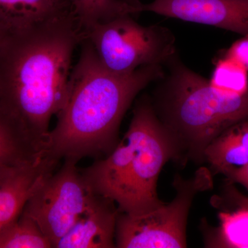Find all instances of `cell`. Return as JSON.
<instances>
[{"instance_id": "cell-1", "label": "cell", "mask_w": 248, "mask_h": 248, "mask_svg": "<svg viewBox=\"0 0 248 248\" xmlns=\"http://www.w3.org/2000/svg\"><path fill=\"white\" fill-rule=\"evenodd\" d=\"M86 39L73 11L0 40V110L39 151L66 99L73 55Z\"/></svg>"}, {"instance_id": "cell-2", "label": "cell", "mask_w": 248, "mask_h": 248, "mask_svg": "<svg viewBox=\"0 0 248 248\" xmlns=\"http://www.w3.org/2000/svg\"><path fill=\"white\" fill-rule=\"evenodd\" d=\"M72 69L64 104L49 132L45 154L60 162L110 154L125 112L142 90L164 76L161 64L140 67L127 75L108 71L85 39Z\"/></svg>"}, {"instance_id": "cell-3", "label": "cell", "mask_w": 248, "mask_h": 248, "mask_svg": "<svg viewBox=\"0 0 248 248\" xmlns=\"http://www.w3.org/2000/svg\"><path fill=\"white\" fill-rule=\"evenodd\" d=\"M151 97L156 115L175 138L181 158L203 162L214 139L232 125L248 120V91L236 94L214 87L191 70L178 53L163 65Z\"/></svg>"}, {"instance_id": "cell-4", "label": "cell", "mask_w": 248, "mask_h": 248, "mask_svg": "<svg viewBox=\"0 0 248 248\" xmlns=\"http://www.w3.org/2000/svg\"><path fill=\"white\" fill-rule=\"evenodd\" d=\"M124 138L129 149L127 175L120 213L140 215L162 205L156 192L158 178L165 164L181 158L175 138L155 112L151 97L143 96L135 105Z\"/></svg>"}, {"instance_id": "cell-5", "label": "cell", "mask_w": 248, "mask_h": 248, "mask_svg": "<svg viewBox=\"0 0 248 248\" xmlns=\"http://www.w3.org/2000/svg\"><path fill=\"white\" fill-rule=\"evenodd\" d=\"M124 15L86 31V39L108 71L127 75L141 66L164 65L177 53L175 37L158 24L142 26Z\"/></svg>"}, {"instance_id": "cell-6", "label": "cell", "mask_w": 248, "mask_h": 248, "mask_svg": "<svg viewBox=\"0 0 248 248\" xmlns=\"http://www.w3.org/2000/svg\"><path fill=\"white\" fill-rule=\"evenodd\" d=\"M172 185L176 196L170 203H164L152 211L140 215L119 212L116 223V247H187L186 231L189 210L199 192L213 187L212 173L202 168L195 177L187 180L176 175Z\"/></svg>"}, {"instance_id": "cell-7", "label": "cell", "mask_w": 248, "mask_h": 248, "mask_svg": "<svg viewBox=\"0 0 248 248\" xmlns=\"http://www.w3.org/2000/svg\"><path fill=\"white\" fill-rule=\"evenodd\" d=\"M73 160L47 178L28 201L23 213L37 223L55 248L89 208L96 195Z\"/></svg>"}, {"instance_id": "cell-8", "label": "cell", "mask_w": 248, "mask_h": 248, "mask_svg": "<svg viewBox=\"0 0 248 248\" xmlns=\"http://www.w3.org/2000/svg\"><path fill=\"white\" fill-rule=\"evenodd\" d=\"M139 11L248 36V0H154Z\"/></svg>"}, {"instance_id": "cell-9", "label": "cell", "mask_w": 248, "mask_h": 248, "mask_svg": "<svg viewBox=\"0 0 248 248\" xmlns=\"http://www.w3.org/2000/svg\"><path fill=\"white\" fill-rule=\"evenodd\" d=\"M58 164L44 155L29 162L0 167V231L20 216L31 196Z\"/></svg>"}, {"instance_id": "cell-10", "label": "cell", "mask_w": 248, "mask_h": 248, "mask_svg": "<svg viewBox=\"0 0 248 248\" xmlns=\"http://www.w3.org/2000/svg\"><path fill=\"white\" fill-rule=\"evenodd\" d=\"M115 202L97 195L86 213L59 241L55 248L116 247V223L118 208Z\"/></svg>"}, {"instance_id": "cell-11", "label": "cell", "mask_w": 248, "mask_h": 248, "mask_svg": "<svg viewBox=\"0 0 248 248\" xmlns=\"http://www.w3.org/2000/svg\"><path fill=\"white\" fill-rule=\"evenodd\" d=\"M215 173L226 175L248 164V120L232 125L210 142L204 151Z\"/></svg>"}, {"instance_id": "cell-12", "label": "cell", "mask_w": 248, "mask_h": 248, "mask_svg": "<svg viewBox=\"0 0 248 248\" xmlns=\"http://www.w3.org/2000/svg\"><path fill=\"white\" fill-rule=\"evenodd\" d=\"M72 12L68 0H0V24L20 30Z\"/></svg>"}, {"instance_id": "cell-13", "label": "cell", "mask_w": 248, "mask_h": 248, "mask_svg": "<svg viewBox=\"0 0 248 248\" xmlns=\"http://www.w3.org/2000/svg\"><path fill=\"white\" fill-rule=\"evenodd\" d=\"M233 211L220 212V226L207 234L209 247L248 248V205L233 203Z\"/></svg>"}, {"instance_id": "cell-14", "label": "cell", "mask_w": 248, "mask_h": 248, "mask_svg": "<svg viewBox=\"0 0 248 248\" xmlns=\"http://www.w3.org/2000/svg\"><path fill=\"white\" fill-rule=\"evenodd\" d=\"M72 11L85 34L90 29L124 15L138 14L125 0H68Z\"/></svg>"}, {"instance_id": "cell-15", "label": "cell", "mask_w": 248, "mask_h": 248, "mask_svg": "<svg viewBox=\"0 0 248 248\" xmlns=\"http://www.w3.org/2000/svg\"><path fill=\"white\" fill-rule=\"evenodd\" d=\"M43 155L0 110V167L29 162Z\"/></svg>"}, {"instance_id": "cell-16", "label": "cell", "mask_w": 248, "mask_h": 248, "mask_svg": "<svg viewBox=\"0 0 248 248\" xmlns=\"http://www.w3.org/2000/svg\"><path fill=\"white\" fill-rule=\"evenodd\" d=\"M51 243L33 219L23 213L0 231V248H51Z\"/></svg>"}, {"instance_id": "cell-17", "label": "cell", "mask_w": 248, "mask_h": 248, "mask_svg": "<svg viewBox=\"0 0 248 248\" xmlns=\"http://www.w3.org/2000/svg\"><path fill=\"white\" fill-rule=\"evenodd\" d=\"M210 82L222 91L244 94L248 91V71L239 62L223 57L217 62Z\"/></svg>"}, {"instance_id": "cell-18", "label": "cell", "mask_w": 248, "mask_h": 248, "mask_svg": "<svg viewBox=\"0 0 248 248\" xmlns=\"http://www.w3.org/2000/svg\"><path fill=\"white\" fill-rule=\"evenodd\" d=\"M223 57L232 59L246 68L248 71V36L235 42L225 52Z\"/></svg>"}, {"instance_id": "cell-19", "label": "cell", "mask_w": 248, "mask_h": 248, "mask_svg": "<svg viewBox=\"0 0 248 248\" xmlns=\"http://www.w3.org/2000/svg\"><path fill=\"white\" fill-rule=\"evenodd\" d=\"M232 182L239 183L248 190V164L242 169L232 171L226 175Z\"/></svg>"}, {"instance_id": "cell-20", "label": "cell", "mask_w": 248, "mask_h": 248, "mask_svg": "<svg viewBox=\"0 0 248 248\" xmlns=\"http://www.w3.org/2000/svg\"><path fill=\"white\" fill-rule=\"evenodd\" d=\"M223 196H225V197L228 199L229 202H232V203H242L248 205V197L241 195L232 186L226 187Z\"/></svg>"}, {"instance_id": "cell-21", "label": "cell", "mask_w": 248, "mask_h": 248, "mask_svg": "<svg viewBox=\"0 0 248 248\" xmlns=\"http://www.w3.org/2000/svg\"><path fill=\"white\" fill-rule=\"evenodd\" d=\"M128 4L132 5L134 7L136 8L137 11H138V14H140L139 11V8L141 6L142 3L140 1V0H125Z\"/></svg>"}, {"instance_id": "cell-22", "label": "cell", "mask_w": 248, "mask_h": 248, "mask_svg": "<svg viewBox=\"0 0 248 248\" xmlns=\"http://www.w3.org/2000/svg\"><path fill=\"white\" fill-rule=\"evenodd\" d=\"M8 29H6V27H4L2 24H0V40L2 39V37H4L5 34L8 32Z\"/></svg>"}]
</instances>
